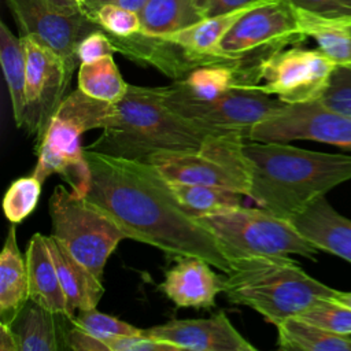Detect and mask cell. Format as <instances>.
<instances>
[{
    "label": "cell",
    "mask_w": 351,
    "mask_h": 351,
    "mask_svg": "<svg viewBox=\"0 0 351 351\" xmlns=\"http://www.w3.org/2000/svg\"><path fill=\"white\" fill-rule=\"evenodd\" d=\"M85 156L92 174L85 199L111 217L129 239L174 259L199 256L223 274L230 270L232 262L214 234L182 208L155 166L90 149Z\"/></svg>",
    "instance_id": "6da1fadb"
},
{
    "label": "cell",
    "mask_w": 351,
    "mask_h": 351,
    "mask_svg": "<svg viewBox=\"0 0 351 351\" xmlns=\"http://www.w3.org/2000/svg\"><path fill=\"white\" fill-rule=\"evenodd\" d=\"M250 195L259 207L285 219L351 180V155L303 149L288 143L247 140Z\"/></svg>",
    "instance_id": "7a4b0ae2"
},
{
    "label": "cell",
    "mask_w": 351,
    "mask_h": 351,
    "mask_svg": "<svg viewBox=\"0 0 351 351\" xmlns=\"http://www.w3.org/2000/svg\"><path fill=\"white\" fill-rule=\"evenodd\" d=\"M163 97L165 86L129 85L126 95L112 104L101 136L84 148L145 160L158 151L195 149L210 134H228L178 115Z\"/></svg>",
    "instance_id": "3957f363"
},
{
    "label": "cell",
    "mask_w": 351,
    "mask_h": 351,
    "mask_svg": "<svg viewBox=\"0 0 351 351\" xmlns=\"http://www.w3.org/2000/svg\"><path fill=\"white\" fill-rule=\"evenodd\" d=\"M223 292L230 303L250 307L277 325L322 299H333L337 289L308 276L289 256H251L232 263Z\"/></svg>",
    "instance_id": "277c9868"
},
{
    "label": "cell",
    "mask_w": 351,
    "mask_h": 351,
    "mask_svg": "<svg viewBox=\"0 0 351 351\" xmlns=\"http://www.w3.org/2000/svg\"><path fill=\"white\" fill-rule=\"evenodd\" d=\"M111 108L112 103L93 99L78 88L69 93L37 144L38 159L33 176L44 182L49 176L59 174L73 193L85 197L92 174L81 136L90 129H103Z\"/></svg>",
    "instance_id": "5b68a950"
},
{
    "label": "cell",
    "mask_w": 351,
    "mask_h": 351,
    "mask_svg": "<svg viewBox=\"0 0 351 351\" xmlns=\"http://www.w3.org/2000/svg\"><path fill=\"white\" fill-rule=\"evenodd\" d=\"M196 218L214 234L232 263L251 256L302 255L315 259L319 252L289 219L274 215L262 207L240 206Z\"/></svg>",
    "instance_id": "8992f818"
},
{
    "label": "cell",
    "mask_w": 351,
    "mask_h": 351,
    "mask_svg": "<svg viewBox=\"0 0 351 351\" xmlns=\"http://www.w3.org/2000/svg\"><path fill=\"white\" fill-rule=\"evenodd\" d=\"M245 141L234 133L210 134L199 148L158 151L145 160L167 181L228 188L248 197L251 178Z\"/></svg>",
    "instance_id": "52a82bcc"
},
{
    "label": "cell",
    "mask_w": 351,
    "mask_h": 351,
    "mask_svg": "<svg viewBox=\"0 0 351 351\" xmlns=\"http://www.w3.org/2000/svg\"><path fill=\"white\" fill-rule=\"evenodd\" d=\"M49 215L51 236L103 280L107 259L128 234L104 211L63 185L49 197Z\"/></svg>",
    "instance_id": "ba28073f"
},
{
    "label": "cell",
    "mask_w": 351,
    "mask_h": 351,
    "mask_svg": "<svg viewBox=\"0 0 351 351\" xmlns=\"http://www.w3.org/2000/svg\"><path fill=\"white\" fill-rule=\"evenodd\" d=\"M304 38L293 4L287 0H262L229 29L218 45V55L258 73L266 56Z\"/></svg>",
    "instance_id": "9c48e42d"
},
{
    "label": "cell",
    "mask_w": 351,
    "mask_h": 351,
    "mask_svg": "<svg viewBox=\"0 0 351 351\" xmlns=\"http://www.w3.org/2000/svg\"><path fill=\"white\" fill-rule=\"evenodd\" d=\"M336 66L319 49L282 48L261 62L258 89L287 104L321 100Z\"/></svg>",
    "instance_id": "30bf717a"
},
{
    "label": "cell",
    "mask_w": 351,
    "mask_h": 351,
    "mask_svg": "<svg viewBox=\"0 0 351 351\" xmlns=\"http://www.w3.org/2000/svg\"><path fill=\"white\" fill-rule=\"evenodd\" d=\"M163 100L174 112L195 123L219 133L243 134L247 140L256 122L287 104L262 92L258 85L237 86L213 101L192 100L165 86Z\"/></svg>",
    "instance_id": "8fae6325"
},
{
    "label": "cell",
    "mask_w": 351,
    "mask_h": 351,
    "mask_svg": "<svg viewBox=\"0 0 351 351\" xmlns=\"http://www.w3.org/2000/svg\"><path fill=\"white\" fill-rule=\"evenodd\" d=\"M248 140L262 143L311 140L351 151V115L332 110L319 100L285 104L256 122L250 129Z\"/></svg>",
    "instance_id": "7c38bea8"
},
{
    "label": "cell",
    "mask_w": 351,
    "mask_h": 351,
    "mask_svg": "<svg viewBox=\"0 0 351 351\" xmlns=\"http://www.w3.org/2000/svg\"><path fill=\"white\" fill-rule=\"evenodd\" d=\"M26 51V88L22 126L38 144L67 96L73 73L64 60L30 36H21Z\"/></svg>",
    "instance_id": "4fadbf2b"
},
{
    "label": "cell",
    "mask_w": 351,
    "mask_h": 351,
    "mask_svg": "<svg viewBox=\"0 0 351 351\" xmlns=\"http://www.w3.org/2000/svg\"><path fill=\"white\" fill-rule=\"evenodd\" d=\"M21 36H30L56 52L70 73L77 64V47L90 32L100 29L84 12L69 14L49 0H5Z\"/></svg>",
    "instance_id": "5bb4252c"
},
{
    "label": "cell",
    "mask_w": 351,
    "mask_h": 351,
    "mask_svg": "<svg viewBox=\"0 0 351 351\" xmlns=\"http://www.w3.org/2000/svg\"><path fill=\"white\" fill-rule=\"evenodd\" d=\"M144 332L189 351H254L256 350L229 321L225 311L210 318L171 319Z\"/></svg>",
    "instance_id": "9a60e30c"
},
{
    "label": "cell",
    "mask_w": 351,
    "mask_h": 351,
    "mask_svg": "<svg viewBox=\"0 0 351 351\" xmlns=\"http://www.w3.org/2000/svg\"><path fill=\"white\" fill-rule=\"evenodd\" d=\"M211 266L199 256H180L166 271L160 289L178 307L211 308L217 295L223 292V277Z\"/></svg>",
    "instance_id": "2e32d148"
},
{
    "label": "cell",
    "mask_w": 351,
    "mask_h": 351,
    "mask_svg": "<svg viewBox=\"0 0 351 351\" xmlns=\"http://www.w3.org/2000/svg\"><path fill=\"white\" fill-rule=\"evenodd\" d=\"M289 221L319 251L351 263V219L336 211L325 196L314 200Z\"/></svg>",
    "instance_id": "e0dca14e"
},
{
    "label": "cell",
    "mask_w": 351,
    "mask_h": 351,
    "mask_svg": "<svg viewBox=\"0 0 351 351\" xmlns=\"http://www.w3.org/2000/svg\"><path fill=\"white\" fill-rule=\"evenodd\" d=\"M241 85H259L258 73L241 63H214L193 69L169 89L192 100L213 101Z\"/></svg>",
    "instance_id": "ac0fdd59"
},
{
    "label": "cell",
    "mask_w": 351,
    "mask_h": 351,
    "mask_svg": "<svg viewBox=\"0 0 351 351\" xmlns=\"http://www.w3.org/2000/svg\"><path fill=\"white\" fill-rule=\"evenodd\" d=\"M25 258L29 273L30 300L70 321L66 296L60 285L47 236L34 233L27 243Z\"/></svg>",
    "instance_id": "d6986e66"
},
{
    "label": "cell",
    "mask_w": 351,
    "mask_h": 351,
    "mask_svg": "<svg viewBox=\"0 0 351 351\" xmlns=\"http://www.w3.org/2000/svg\"><path fill=\"white\" fill-rule=\"evenodd\" d=\"M47 241L66 296L69 318L71 321L75 317V311L95 308L103 296L104 288L101 280L75 259L55 237L49 234Z\"/></svg>",
    "instance_id": "ffe728a7"
},
{
    "label": "cell",
    "mask_w": 351,
    "mask_h": 351,
    "mask_svg": "<svg viewBox=\"0 0 351 351\" xmlns=\"http://www.w3.org/2000/svg\"><path fill=\"white\" fill-rule=\"evenodd\" d=\"M258 4V3H256ZM254 5L244 7L228 14L204 18L195 25H191L182 30L165 36L166 38L182 49L199 64H214V63H229L218 55V45L229 29Z\"/></svg>",
    "instance_id": "44dd1931"
},
{
    "label": "cell",
    "mask_w": 351,
    "mask_h": 351,
    "mask_svg": "<svg viewBox=\"0 0 351 351\" xmlns=\"http://www.w3.org/2000/svg\"><path fill=\"white\" fill-rule=\"evenodd\" d=\"M29 298V273L26 258L22 256L16 232L12 225L0 254V318L11 324L22 311Z\"/></svg>",
    "instance_id": "7402d4cb"
},
{
    "label": "cell",
    "mask_w": 351,
    "mask_h": 351,
    "mask_svg": "<svg viewBox=\"0 0 351 351\" xmlns=\"http://www.w3.org/2000/svg\"><path fill=\"white\" fill-rule=\"evenodd\" d=\"M299 30L337 66H351V18H333L295 7Z\"/></svg>",
    "instance_id": "603a6c76"
},
{
    "label": "cell",
    "mask_w": 351,
    "mask_h": 351,
    "mask_svg": "<svg viewBox=\"0 0 351 351\" xmlns=\"http://www.w3.org/2000/svg\"><path fill=\"white\" fill-rule=\"evenodd\" d=\"M56 313L29 300L18 317L8 324L14 330L19 351H58L64 343Z\"/></svg>",
    "instance_id": "cb8c5ba5"
},
{
    "label": "cell",
    "mask_w": 351,
    "mask_h": 351,
    "mask_svg": "<svg viewBox=\"0 0 351 351\" xmlns=\"http://www.w3.org/2000/svg\"><path fill=\"white\" fill-rule=\"evenodd\" d=\"M277 346L288 351H351V336L333 333L299 317L276 325Z\"/></svg>",
    "instance_id": "d4e9b609"
},
{
    "label": "cell",
    "mask_w": 351,
    "mask_h": 351,
    "mask_svg": "<svg viewBox=\"0 0 351 351\" xmlns=\"http://www.w3.org/2000/svg\"><path fill=\"white\" fill-rule=\"evenodd\" d=\"M141 33L165 37L203 19L196 0H148L138 12Z\"/></svg>",
    "instance_id": "484cf974"
},
{
    "label": "cell",
    "mask_w": 351,
    "mask_h": 351,
    "mask_svg": "<svg viewBox=\"0 0 351 351\" xmlns=\"http://www.w3.org/2000/svg\"><path fill=\"white\" fill-rule=\"evenodd\" d=\"M0 63L8 88L15 125L22 126L26 88V51L23 41L0 22Z\"/></svg>",
    "instance_id": "4316f807"
},
{
    "label": "cell",
    "mask_w": 351,
    "mask_h": 351,
    "mask_svg": "<svg viewBox=\"0 0 351 351\" xmlns=\"http://www.w3.org/2000/svg\"><path fill=\"white\" fill-rule=\"evenodd\" d=\"M167 182L182 208L193 217L222 213L240 207L241 197L244 196L240 192L214 185Z\"/></svg>",
    "instance_id": "83f0119b"
},
{
    "label": "cell",
    "mask_w": 351,
    "mask_h": 351,
    "mask_svg": "<svg viewBox=\"0 0 351 351\" xmlns=\"http://www.w3.org/2000/svg\"><path fill=\"white\" fill-rule=\"evenodd\" d=\"M128 88L112 55L78 67V89L93 99L114 104L126 95Z\"/></svg>",
    "instance_id": "f1b7e54d"
},
{
    "label": "cell",
    "mask_w": 351,
    "mask_h": 351,
    "mask_svg": "<svg viewBox=\"0 0 351 351\" xmlns=\"http://www.w3.org/2000/svg\"><path fill=\"white\" fill-rule=\"evenodd\" d=\"M41 181L32 176L15 180L3 199V210L11 223H19L36 208L41 195Z\"/></svg>",
    "instance_id": "f546056e"
},
{
    "label": "cell",
    "mask_w": 351,
    "mask_h": 351,
    "mask_svg": "<svg viewBox=\"0 0 351 351\" xmlns=\"http://www.w3.org/2000/svg\"><path fill=\"white\" fill-rule=\"evenodd\" d=\"M298 317L333 333L351 336V307L335 299H322Z\"/></svg>",
    "instance_id": "4dcf8cb0"
},
{
    "label": "cell",
    "mask_w": 351,
    "mask_h": 351,
    "mask_svg": "<svg viewBox=\"0 0 351 351\" xmlns=\"http://www.w3.org/2000/svg\"><path fill=\"white\" fill-rule=\"evenodd\" d=\"M100 29L117 37H129L141 32L140 15L115 4H104L86 15Z\"/></svg>",
    "instance_id": "1f68e13d"
},
{
    "label": "cell",
    "mask_w": 351,
    "mask_h": 351,
    "mask_svg": "<svg viewBox=\"0 0 351 351\" xmlns=\"http://www.w3.org/2000/svg\"><path fill=\"white\" fill-rule=\"evenodd\" d=\"M73 325L89 332L90 335L101 339L103 341L108 340L112 336L123 335H137L143 329L133 326L125 321H121L112 315L100 313L95 308L80 310L75 317L71 319Z\"/></svg>",
    "instance_id": "d6a6232c"
},
{
    "label": "cell",
    "mask_w": 351,
    "mask_h": 351,
    "mask_svg": "<svg viewBox=\"0 0 351 351\" xmlns=\"http://www.w3.org/2000/svg\"><path fill=\"white\" fill-rule=\"evenodd\" d=\"M319 101L332 110L351 115V66H336Z\"/></svg>",
    "instance_id": "836d02e7"
},
{
    "label": "cell",
    "mask_w": 351,
    "mask_h": 351,
    "mask_svg": "<svg viewBox=\"0 0 351 351\" xmlns=\"http://www.w3.org/2000/svg\"><path fill=\"white\" fill-rule=\"evenodd\" d=\"M106 343L111 351H181L171 343L147 335L144 329L137 335L112 336Z\"/></svg>",
    "instance_id": "e575fe53"
},
{
    "label": "cell",
    "mask_w": 351,
    "mask_h": 351,
    "mask_svg": "<svg viewBox=\"0 0 351 351\" xmlns=\"http://www.w3.org/2000/svg\"><path fill=\"white\" fill-rule=\"evenodd\" d=\"M115 47L111 41V37L103 29H96L86 34L77 47V59L81 63H90L104 58L107 55H112Z\"/></svg>",
    "instance_id": "d590c367"
},
{
    "label": "cell",
    "mask_w": 351,
    "mask_h": 351,
    "mask_svg": "<svg viewBox=\"0 0 351 351\" xmlns=\"http://www.w3.org/2000/svg\"><path fill=\"white\" fill-rule=\"evenodd\" d=\"M298 8L333 18H351V0H287Z\"/></svg>",
    "instance_id": "8d00e7d4"
},
{
    "label": "cell",
    "mask_w": 351,
    "mask_h": 351,
    "mask_svg": "<svg viewBox=\"0 0 351 351\" xmlns=\"http://www.w3.org/2000/svg\"><path fill=\"white\" fill-rule=\"evenodd\" d=\"M64 347L74 351H111L106 341L75 325L64 332Z\"/></svg>",
    "instance_id": "74e56055"
},
{
    "label": "cell",
    "mask_w": 351,
    "mask_h": 351,
    "mask_svg": "<svg viewBox=\"0 0 351 351\" xmlns=\"http://www.w3.org/2000/svg\"><path fill=\"white\" fill-rule=\"evenodd\" d=\"M259 1L262 0H196V7L204 19L250 7Z\"/></svg>",
    "instance_id": "f35d334b"
},
{
    "label": "cell",
    "mask_w": 351,
    "mask_h": 351,
    "mask_svg": "<svg viewBox=\"0 0 351 351\" xmlns=\"http://www.w3.org/2000/svg\"><path fill=\"white\" fill-rule=\"evenodd\" d=\"M147 1L148 0H86L82 5V12L85 15H88L104 4H115V5H121V7H125L132 11L140 12Z\"/></svg>",
    "instance_id": "ab89813d"
},
{
    "label": "cell",
    "mask_w": 351,
    "mask_h": 351,
    "mask_svg": "<svg viewBox=\"0 0 351 351\" xmlns=\"http://www.w3.org/2000/svg\"><path fill=\"white\" fill-rule=\"evenodd\" d=\"M0 351H19L16 336L7 322L0 324Z\"/></svg>",
    "instance_id": "60d3db41"
},
{
    "label": "cell",
    "mask_w": 351,
    "mask_h": 351,
    "mask_svg": "<svg viewBox=\"0 0 351 351\" xmlns=\"http://www.w3.org/2000/svg\"><path fill=\"white\" fill-rule=\"evenodd\" d=\"M49 1H52L58 8H60L62 11H66L69 14L82 12V10L80 8V5L75 0H49Z\"/></svg>",
    "instance_id": "b9f144b4"
},
{
    "label": "cell",
    "mask_w": 351,
    "mask_h": 351,
    "mask_svg": "<svg viewBox=\"0 0 351 351\" xmlns=\"http://www.w3.org/2000/svg\"><path fill=\"white\" fill-rule=\"evenodd\" d=\"M333 299L337 300V302H340V303H343V304H346V306H348V307H351V292L337 291Z\"/></svg>",
    "instance_id": "7bdbcfd3"
},
{
    "label": "cell",
    "mask_w": 351,
    "mask_h": 351,
    "mask_svg": "<svg viewBox=\"0 0 351 351\" xmlns=\"http://www.w3.org/2000/svg\"><path fill=\"white\" fill-rule=\"evenodd\" d=\"M75 1H77V3H78V5H80V8H81V10H82V5H84V3H85V1H86V0H75Z\"/></svg>",
    "instance_id": "ee69618b"
}]
</instances>
